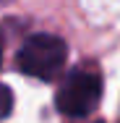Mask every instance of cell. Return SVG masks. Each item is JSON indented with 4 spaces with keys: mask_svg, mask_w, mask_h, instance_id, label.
Listing matches in <instances>:
<instances>
[{
    "mask_svg": "<svg viewBox=\"0 0 120 123\" xmlns=\"http://www.w3.org/2000/svg\"><path fill=\"white\" fill-rule=\"evenodd\" d=\"M99 97H102L99 71L91 66H81V68H73L63 79L55 94V105L68 118H84L99 105Z\"/></svg>",
    "mask_w": 120,
    "mask_h": 123,
    "instance_id": "obj_1",
    "label": "cell"
},
{
    "mask_svg": "<svg viewBox=\"0 0 120 123\" xmlns=\"http://www.w3.org/2000/svg\"><path fill=\"white\" fill-rule=\"evenodd\" d=\"M0 63H3V55H0Z\"/></svg>",
    "mask_w": 120,
    "mask_h": 123,
    "instance_id": "obj_4",
    "label": "cell"
},
{
    "mask_svg": "<svg viewBox=\"0 0 120 123\" xmlns=\"http://www.w3.org/2000/svg\"><path fill=\"white\" fill-rule=\"evenodd\" d=\"M11 110H13V92H11L8 86H3V84H0V121H3V118H8V115H11Z\"/></svg>",
    "mask_w": 120,
    "mask_h": 123,
    "instance_id": "obj_3",
    "label": "cell"
},
{
    "mask_svg": "<svg viewBox=\"0 0 120 123\" xmlns=\"http://www.w3.org/2000/svg\"><path fill=\"white\" fill-rule=\"evenodd\" d=\"M97 123H102V121H97Z\"/></svg>",
    "mask_w": 120,
    "mask_h": 123,
    "instance_id": "obj_5",
    "label": "cell"
},
{
    "mask_svg": "<svg viewBox=\"0 0 120 123\" xmlns=\"http://www.w3.org/2000/svg\"><path fill=\"white\" fill-rule=\"evenodd\" d=\"M68 47L55 34H34L18 50V71L39 81H52L63 71Z\"/></svg>",
    "mask_w": 120,
    "mask_h": 123,
    "instance_id": "obj_2",
    "label": "cell"
}]
</instances>
